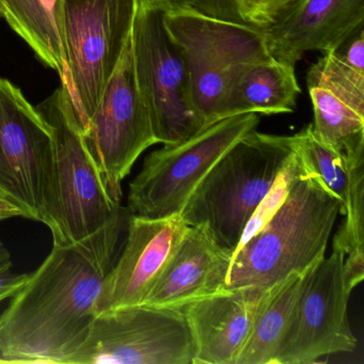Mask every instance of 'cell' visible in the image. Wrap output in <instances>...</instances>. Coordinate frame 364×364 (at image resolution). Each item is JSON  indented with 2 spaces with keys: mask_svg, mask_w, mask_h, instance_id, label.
<instances>
[{
  "mask_svg": "<svg viewBox=\"0 0 364 364\" xmlns=\"http://www.w3.org/2000/svg\"><path fill=\"white\" fill-rule=\"evenodd\" d=\"M59 3L60 0H0L1 16L38 58L63 80L67 63L59 25Z\"/></svg>",
  "mask_w": 364,
  "mask_h": 364,
  "instance_id": "cell-18",
  "label": "cell"
},
{
  "mask_svg": "<svg viewBox=\"0 0 364 364\" xmlns=\"http://www.w3.org/2000/svg\"><path fill=\"white\" fill-rule=\"evenodd\" d=\"M272 289H225L183 306L195 342L193 364H236Z\"/></svg>",
  "mask_w": 364,
  "mask_h": 364,
  "instance_id": "cell-15",
  "label": "cell"
},
{
  "mask_svg": "<svg viewBox=\"0 0 364 364\" xmlns=\"http://www.w3.org/2000/svg\"><path fill=\"white\" fill-rule=\"evenodd\" d=\"M363 22L364 0H298L262 29L272 58L296 65L306 53L340 50Z\"/></svg>",
  "mask_w": 364,
  "mask_h": 364,
  "instance_id": "cell-14",
  "label": "cell"
},
{
  "mask_svg": "<svg viewBox=\"0 0 364 364\" xmlns=\"http://www.w3.org/2000/svg\"><path fill=\"white\" fill-rule=\"evenodd\" d=\"M0 16H1V4H0Z\"/></svg>",
  "mask_w": 364,
  "mask_h": 364,
  "instance_id": "cell-31",
  "label": "cell"
},
{
  "mask_svg": "<svg viewBox=\"0 0 364 364\" xmlns=\"http://www.w3.org/2000/svg\"><path fill=\"white\" fill-rule=\"evenodd\" d=\"M308 89L314 112L312 129L315 136L343 159L364 152V114L326 89Z\"/></svg>",
  "mask_w": 364,
  "mask_h": 364,
  "instance_id": "cell-22",
  "label": "cell"
},
{
  "mask_svg": "<svg viewBox=\"0 0 364 364\" xmlns=\"http://www.w3.org/2000/svg\"><path fill=\"white\" fill-rule=\"evenodd\" d=\"M14 217H23L33 220V214L25 206L5 193L3 189H0V221Z\"/></svg>",
  "mask_w": 364,
  "mask_h": 364,
  "instance_id": "cell-28",
  "label": "cell"
},
{
  "mask_svg": "<svg viewBox=\"0 0 364 364\" xmlns=\"http://www.w3.org/2000/svg\"><path fill=\"white\" fill-rule=\"evenodd\" d=\"M191 7L212 18L246 24L240 14L238 0H193Z\"/></svg>",
  "mask_w": 364,
  "mask_h": 364,
  "instance_id": "cell-26",
  "label": "cell"
},
{
  "mask_svg": "<svg viewBox=\"0 0 364 364\" xmlns=\"http://www.w3.org/2000/svg\"><path fill=\"white\" fill-rule=\"evenodd\" d=\"M344 52L325 53L306 74L308 88L318 87L364 114L363 28L348 40Z\"/></svg>",
  "mask_w": 364,
  "mask_h": 364,
  "instance_id": "cell-20",
  "label": "cell"
},
{
  "mask_svg": "<svg viewBox=\"0 0 364 364\" xmlns=\"http://www.w3.org/2000/svg\"><path fill=\"white\" fill-rule=\"evenodd\" d=\"M54 139L50 124L20 88L0 77V189L48 227Z\"/></svg>",
  "mask_w": 364,
  "mask_h": 364,
  "instance_id": "cell-12",
  "label": "cell"
},
{
  "mask_svg": "<svg viewBox=\"0 0 364 364\" xmlns=\"http://www.w3.org/2000/svg\"><path fill=\"white\" fill-rule=\"evenodd\" d=\"M164 0H138L133 29L134 67L159 144H174L204 129L191 100L184 57L165 24Z\"/></svg>",
  "mask_w": 364,
  "mask_h": 364,
  "instance_id": "cell-7",
  "label": "cell"
},
{
  "mask_svg": "<svg viewBox=\"0 0 364 364\" xmlns=\"http://www.w3.org/2000/svg\"><path fill=\"white\" fill-rule=\"evenodd\" d=\"M82 135L110 196L121 203L122 182L134 164L159 144L136 80L132 35Z\"/></svg>",
  "mask_w": 364,
  "mask_h": 364,
  "instance_id": "cell-10",
  "label": "cell"
},
{
  "mask_svg": "<svg viewBox=\"0 0 364 364\" xmlns=\"http://www.w3.org/2000/svg\"><path fill=\"white\" fill-rule=\"evenodd\" d=\"M298 0H238L240 14L246 24L263 27L274 23Z\"/></svg>",
  "mask_w": 364,
  "mask_h": 364,
  "instance_id": "cell-25",
  "label": "cell"
},
{
  "mask_svg": "<svg viewBox=\"0 0 364 364\" xmlns=\"http://www.w3.org/2000/svg\"><path fill=\"white\" fill-rule=\"evenodd\" d=\"M28 278L29 274H14L11 268L0 270V302L14 297Z\"/></svg>",
  "mask_w": 364,
  "mask_h": 364,
  "instance_id": "cell-27",
  "label": "cell"
},
{
  "mask_svg": "<svg viewBox=\"0 0 364 364\" xmlns=\"http://www.w3.org/2000/svg\"><path fill=\"white\" fill-rule=\"evenodd\" d=\"M293 148L304 169L318 178L340 200L343 208L348 187V174L343 157L315 136L312 124L293 136Z\"/></svg>",
  "mask_w": 364,
  "mask_h": 364,
  "instance_id": "cell-23",
  "label": "cell"
},
{
  "mask_svg": "<svg viewBox=\"0 0 364 364\" xmlns=\"http://www.w3.org/2000/svg\"><path fill=\"white\" fill-rule=\"evenodd\" d=\"M293 153V136L249 132L196 187L181 212L185 223L204 225L233 255L247 223Z\"/></svg>",
  "mask_w": 364,
  "mask_h": 364,
  "instance_id": "cell-4",
  "label": "cell"
},
{
  "mask_svg": "<svg viewBox=\"0 0 364 364\" xmlns=\"http://www.w3.org/2000/svg\"><path fill=\"white\" fill-rule=\"evenodd\" d=\"M298 169H299V161H298L297 155L294 152L289 157V161L281 170L272 188L266 193L265 197L263 198L261 203L259 204L257 210L251 216L250 220L247 223L242 240H240L236 250L242 246L247 240H250L255 233H257L276 214L291 189Z\"/></svg>",
  "mask_w": 364,
  "mask_h": 364,
  "instance_id": "cell-24",
  "label": "cell"
},
{
  "mask_svg": "<svg viewBox=\"0 0 364 364\" xmlns=\"http://www.w3.org/2000/svg\"><path fill=\"white\" fill-rule=\"evenodd\" d=\"M195 355L181 309L141 304L95 315L67 364H193Z\"/></svg>",
  "mask_w": 364,
  "mask_h": 364,
  "instance_id": "cell-9",
  "label": "cell"
},
{
  "mask_svg": "<svg viewBox=\"0 0 364 364\" xmlns=\"http://www.w3.org/2000/svg\"><path fill=\"white\" fill-rule=\"evenodd\" d=\"M300 95L295 65L272 59L247 68L234 82L219 110V120L242 114H291Z\"/></svg>",
  "mask_w": 364,
  "mask_h": 364,
  "instance_id": "cell-17",
  "label": "cell"
},
{
  "mask_svg": "<svg viewBox=\"0 0 364 364\" xmlns=\"http://www.w3.org/2000/svg\"><path fill=\"white\" fill-rule=\"evenodd\" d=\"M345 255L332 249L309 268L302 279L276 364H310L338 353H351L358 341L347 310L353 289L344 267Z\"/></svg>",
  "mask_w": 364,
  "mask_h": 364,
  "instance_id": "cell-11",
  "label": "cell"
},
{
  "mask_svg": "<svg viewBox=\"0 0 364 364\" xmlns=\"http://www.w3.org/2000/svg\"><path fill=\"white\" fill-rule=\"evenodd\" d=\"M107 270L55 245L0 315V364H67L95 315Z\"/></svg>",
  "mask_w": 364,
  "mask_h": 364,
  "instance_id": "cell-1",
  "label": "cell"
},
{
  "mask_svg": "<svg viewBox=\"0 0 364 364\" xmlns=\"http://www.w3.org/2000/svg\"><path fill=\"white\" fill-rule=\"evenodd\" d=\"M37 110L50 124L54 139L48 225L54 244L77 247L108 272L124 223L121 203L110 196L85 142L67 87L61 82Z\"/></svg>",
  "mask_w": 364,
  "mask_h": 364,
  "instance_id": "cell-2",
  "label": "cell"
},
{
  "mask_svg": "<svg viewBox=\"0 0 364 364\" xmlns=\"http://www.w3.org/2000/svg\"><path fill=\"white\" fill-rule=\"evenodd\" d=\"M341 208L340 200L299 161L282 205L232 255L223 291L272 289L291 274H304L325 257Z\"/></svg>",
  "mask_w": 364,
  "mask_h": 364,
  "instance_id": "cell-3",
  "label": "cell"
},
{
  "mask_svg": "<svg viewBox=\"0 0 364 364\" xmlns=\"http://www.w3.org/2000/svg\"><path fill=\"white\" fill-rule=\"evenodd\" d=\"M231 257V251L221 248L204 225L189 227L144 306L182 309L223 291Z\"/></svg>",
  "mask_w": 364,
  "mask_h": 364,
  "instance_id": "cell-16",
  "label": "cell"
},
{
  "mask_svg": "<svg viewBox=\"0 0 364 364\" xmlns=\"http://www.w3.org/2000/svg\"><path fill=\"white\" fill-rule=\"evenodd\" d=\"M165 24L184 57L191 100L205 127L219 121L225 95L247 68L274 59L261 27L170 4Z\"/></svg>",
  "mask_w": 364,
  "mask_h": 364,
  "instance_id": "cell-5",
  "label": "cell"
},
{
  "mask_svg": "<svg viewBox=\"0 0 364 364\" xmlns=\"http://www.w3.org/2000/svg\"><path fill=\"white\" fill-rule=\"evenodd\" d=\"M259 117H228L204 127L193 137L149 154L129 184L127 208L131 215L161 218L182 212L196 187L220 157L249 132Z\"/></svg>",
  "mask_w": 364,
  "mask_h": 364,
  "instance_id": "cell-8",
  "label": "cell"
},
{
  "mask_svg": "<svg viewBox=\"0 0 364 364\" xmlns=\"http://www.w3.org/2000/svg\"><path fill=\"white\" fill-rule=\"evenodd\" d=\"M344 163L348 187L341 214L345 218L334 235L332 249L345 255V272L353 291L364 278V152L347 157Z\"/></svg>",
  "mask_w": 364,
  "mask_h": 364,
  "instance_id": "cell-21",
  "label": "cell"
},
{
  "mask_svg": "<svg viewBox=\"0 0 364 364\" xmlns=\"http://www.w3.org/2000/svg\"><path fill=\"white\" fill-rule=\"evenodd\" d=\"M304 274H291L272 287L236 364H276L279 347L299 296Z\"/></svg>",
  "mask_w": 364,
  "mask_h": 364,
  "instance_id": "cell-19",
  "label": "cell"
},
{
  "mask_svg": "<svg viewBox=\"0 0 364 364\" xmlns=\"http://www.w3.org/2000/svg\"><path fill=\"white\" fill-rule=\"evenodd\" d=\"M138 0H60L67 87L82 129L92 116L133 29Z\"/></svg>",
  "mask_w": 364,
  "mask_h": 364,
  "instance_id": "cell-6",
  "label": "cell"
},
{
  "mask_svg": "<svg viewBox=\"0 0 364 364\" xmlns=\"http://www.w3.org/2000/svg\"><path fill=\"white\" fill-rule=\"evenodd\" d=\"M12 267L11 253L7 247L0 240V270Z\"/></svg>",
  "mask_w": 364,
  "mask_h": 364,
  "instance_id": "cell-29",
  "label": "cell"
},
{
  "mask_svg": "<svg viewBox=\"0 0 364 364\" xmlns=\"http://www.w3.org/2000/svg\"><path fill=\"white\" fill-rule=\"evenodd\" d=\"M165 3L170 4V5H193V0H164Z\"/></svg>",
  "mask_w": 364,
  "mask_h": 364,
  "instance_id": "cell-30",
  "label": "cell"
},
{
  "mask_svg": "<svg viewBox=\"0 0 364 364\" xmlns=\"http://www.w3.org/2000/svg\"><path fill=\"white\" fill-rule=\"evenodd\" d=\"M188 228L181 213L161 218L131 215L124 249L104 278L95 313L144 304Z\"/></svg>",
  "mask_w": 364,
  "mask_h": 364,
  "instance_id": "cell-13",
  "label": "cell"
}]
</instances>
